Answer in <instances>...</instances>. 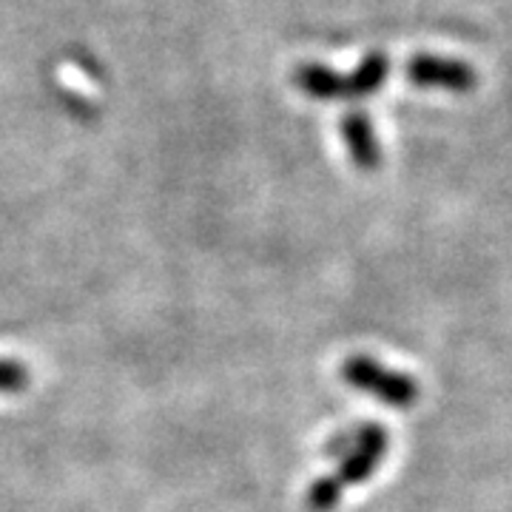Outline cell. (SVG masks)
<instances>
[{
    "instance_id": "6da1fadb",
    "label": "cell",
    "mask_w": 512,
    "mask_h": 512,
    "mask_svg": "<svg viewBox=\"0 0 512 512\" xmlns=\"http://www.w3.org/2000/svg\"><path fill=\"white\" fill-rule=\"evenodd\" d=\"M387 450H390V433L384 430L382 424L367 421V424L348 427V430L336 433L325 444V453L330 458H336V473L330 478L342 490H348L353 484H362L379 470Z\"/></svg>"
},
{
    "instance_id": "7a4b0ae2",
    "label": "cell",
    "mask_w": 512,
    "mask_h": 512,
    "mask_svg": "<svg viewBox=\"0 0 512 512\" xmlns=\"http://www.w3.org/2000/svg\"><path fill=\"white\" fill-rule=\"evenodd\" d=\"M342 379L367 396H376V402L396 407V410H410L421 396L416 376L382 365L379 359H370L362 353L348 356L342 362Z\"/></svg>"
},
{
    "instance_id": "3957f363",
    "label": "cell",
    "mask_w": 512,
    "mask_h": 512,
    "mask_svg": "<svg viewBox=\"0 0 512 512\" xmlns=\"http://www.w3.org/2000/svg\"><path fill=\"white\" fill-rule=\"evenodd\" d=\"M407 83L419 89H444V92H473L478 83L476 69L464 60L441 55H416L404 66Z\"/></svg>"
},
{
    "instance_id": "277c9868",
    "label": "cell",
    "mask_w": 512,
    "mask_h": 512,
    "mask_svg": "<svg viewBox=\"0 0 512 512\" xmlns=\"http://www.w3.org/2000/svg\"><path fill=\"white\" fill-rule=\"evenodd\" d=\"M339 131L345 137V146H348L350 160L356 163L359 171H376L382 165V146H379V137H376V128L367 111L353 109L348 111L342 120H339Z\"/></svg>"
},
{
    "instance_id": "5b68a950",
    "label": "cell",
    "mask_w": 512,
    "mask_h": 512,
    "mask_svg": "<svg viewBox=\"0 0 512 512\" xmlns=\"http://www.w3.org/2000/svg\"><path fill=\"white\" fill-rule=\"evenodd\" d=\"M296 89L313 97V100H353L348 74H339L322 66V63H302L293 72Z\"/></svg>"
},
{
    "instance_id": "8992f818",
    "label": "cell",
    "mask_w": 512,
    "mask_h": 512,
    "mask_svg": "<svg viewBox=\"0 0 512 512\" xmlns=\"http://www.w3.org/2000/svg\"><path fill=\"white\" fill-rule=\"evenodd\" d=\"M390 72V60L382 52H370L365 60L356 66V72H350V89H353V100H365L370 94H376L384 86Z\"/></svg>"
},
{
    "instance_id": "52a82bcc",
    "label": "cell",
    "mask_w": 512,
    "mask_h": 512,
    "mask_svg": "<svg viewBox=\"0 0 512 512\" xmlns=\"http://www.w3.org/2000/svg\"><path fill=\"white\" fill-rule=\"evenodd\" d=\"M342 495H345V490L330 476L316 478L311 487H308V507L313 512H330L342 501Z\"/></svg>"
},
{
    "instance_id": "ba28073f",
    "label": "cell",
    "mask_w": 512,
    "mask_h": 512,
    "mask_svg": "<svg viewBox=\"0 0 512 512\" xmlns=\"http://www.w3.org/2000/svg\"><path fill=\"white\" fill-rule=\"evenodd\" d=\"M29 367L15 359H0V393H20L29 387Z\"/></svg>"
}]
</instances>
